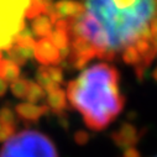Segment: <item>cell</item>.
<instances>
[{
    "instance_id": "1",
    "label": "cell",
    "mask_w": 157,
    "mask_h": 157,
    "mask_svg": "<svg viewBox=\"0 0 157 157\" xmlns=\"http://www.w3.org/2000/svg\"><path fill=\"white\" fill-rule=\"evenodd\" d=\"M157 0H84L82 11L68 21L69 35L88 44L95 58L115 59L135 52L146 68L157 57L151 24Z\"/></svg>"
},
{
    "instance_id": "2",
    "label": "cell",
    "mask_w": 157,
    "mask_h": 157,
    "mask_svg": "<svg viewBox=\"0 0 157 157\" xmlns=\"http://www.w3.org/2000/svg\"><path fill=\"white\" fill-rule=\"evenodd\" d=\"M67 100L93 131L104 130L124 108L120 74L113 64L95 63L67 84Z\"/></svg>"
},
{
    "instance_id": "3",
    "label": "cell",
    "mask_w": 157,
    "mask_h": 157,
    "mask_svg": "<svg viewBox=\"0 0 157 157\" xmlns=\"http://www.w3.org/2000/svg\"><path fill=\"white\" fill-rule=\"evenodd\" d=\"M52 14L45 0H0V52L9 50L16 36L25 29L26 19Z\"/></svg>"
},
{
    "instance_id": "4",
    "label": "cell",
    "mask_w": 157,
    "mask_h": 157,
    "mask_svg": "<svg viewBox=\"0 0 157 157\" xmlns=\"http://www.w3.org/2000/svg\"><path fill=\"white\" fill-rule=\"evenodd\" d=\"M0 157H58V153L48 136L36 130H24L6 140Z\"/></svg>"
},
{
    "instance_id": "5",
    "label": "cell",
    "mask_w": 157,
    "mask_h": 157,
    "mask_svg": "<svg viewBox=\"0 0 157 157\" xmlns=\"http://www.w3.org/2000/svg\"><path fill=\"white\" fill-rule=\"evenodd\" d=\"M33 56L44 66H56L61 63V51L52 44L48 37H44L40 41L35 42Z\"/></svg>"
},
{
    "instance_id": "6",
    "label": "cell",
    "mask_w": 157,
    "mask_h": 157,
    "mask_svg": "<svg viewBox=\"0 0 157 157\" xmlns=\"http://www.w3.org/2000/svg\"><path fill=\"white\" fill-rule=\"evenodd\" d=\"M15 113L21 120L26 123H35L41 119V116L50 113L46 104H32V103H20L15 106Z\"/></svg>"
},
{
    "instance_id": "7",
    "label": "cell",
    "mask_w": 157,
    "mask_h": 157,
    "mask_svg": "<svg viewBox=\"0 0 157 157\" xmlns=\"http://www.w3.org/2000/svg\"><path fill=\"white\" fill-rule=\"evenodd\" d=\"M56 24V20L52 14H41L32 19L31 29L32 33L40 37H48L50 33L52 32V29Z\"/></svg>"
},
{
    "instance_id": "8",
    "label": "cell",
    "mask_w": 157,
    "mask_h": 157,
    "mask_svg": "<svg viewBox=\"0 0 157 157\" xmlns=\"http://www.w3.org/2000/svg\"><path fill=\"white\" fill-rule=\"evenodd\" d=\"M46 105L48 110L55 114L63 113L68 106L66 92L62 88H57L55 90L46 93Z\"/></svg>"
},
{
    "instance_id": "9",
    "label": "cell",
    "mask_w": 157,
    "mask_h": 157,
    "mask_svg": "<svg viewBox=\"0 0 157 157\" xmlns=\"http://www.w3.org/2000/svg\"><path fill=\"white\" fill-rule=\"evenodd\" d=\"M8 51L9 61L13 63L20 66H24L29 59L32 58L33 56V48H26V47H20V46H11Z\"/></svg>"
},
{
    "instance_id": "10",
    "label": "cell",
    "mask_w": 157,
    "mask_h": 157,
    "mask_svg": "<svg viewBox=\"0 0 157 157\" xmlns=\"http://www.w3.org/2000/svg\"><path fill=\"white\" fill-rule=\"evenodd\" d=\"M20 67L17 64L13 63L9 59H3L2 66H0V78H3L5 82L13 83L20 78Z\"/></svg>"
},
{
    "instance_id": "11",
    "label": "cell",
    "mask_w": 157,
    "mask_h": 157,
    "mask_svg": "<svg viewBox=\"0 0 157 157\" xmlns=\"http://www.w3.org/2000/svg\"><path fill=\"white\" fill-rule=\"evenodd\" d=\"M30 83H31V81L26 79V78H19V79L14 81V82L10 84L11 93H13L16 98L26 99V95H27V92H29Z\"/></svg>"
},
{
    "instance_id": "12",
    "label": "cell",
    "mask_w": 157,
    "mask_h": 157,
    "mask_svg": "<svg viewBox=\"0 0 157 157\" xmlns=\"http://www.w3.org/2000/svg\"><path fill=\"white\" fill-rule=\"evenodd\" d=\"M44 99H46V92L38 86L36 82H31L30 87H29V92L26 95V100L27 103H41Z\"/></svg>"
},
{
    "instance_id": "13",
    "label": "cell",
    "mask_w": 157,
    "mask_h": 157,
    "mask_svg": "<svg viewBox=\"0 0 157 157\" xmlns=\"http://www.w3.org/2000/svg\"><path fill=\"white\" fill-rule=\"evenodd\" d=\"M0 121L5 125H10V126H16L17 125V120L14 110L10 106H3L0 109Z\"/></svg>"
},
{
    "instance_id": "14",
    "label": "cell",
    "mask_w": 157,
    "mask_h": 157,
    "mask_svg": "<svg viewBox=\"0 0 157 157\" xmlns=\"http://www.w3.org/2000/svg\"><path fill=\"white\" fill-rule=\"evenodd\" d=\"M45 67H46V71H47L50 78L58 87H61L62 83H63V72H62V69L57 66H45Z\"/></svg>"
},
{
    "instance_id": "15",
    "label": "cell",
    "mask_w": 157,
    "mask_h": 157,
    "mask_svg": "<svg viewBox=\"0 0 157 157\" xmlns=\"http://www.w3.org/2000/svg\"><path fill=\"white\" fill-rule=\"evenodd\" d=\"M15 131H16V126L5 125L0 121V142L9 140L13 135H15Z\"/></svg>"
},
{
    "instance_id": "16",
    "label": "cell",
    "mask_w": 157,
    "mask_h": 157,
    "mask_svg": "<svg viewBox=\"0 0 157 157\" xmlns=\"http://www.w3.org/2000/svg\"><path fill=\"white\" fill-rule=\"evenodd\" d=\"M74 139H75V141L78 142V144H86V142H88V140H89V135L87 134V132H84V131H78L77 134H75V136H74Z\"/></svg>"
},
{
    "instance_id": "17",
    "label": "cell",
    "mask_w": 157,
    "mask_h": 157,
    "mask_svg": "<svg viewBox=\"0 0 157 157\" xmlns=\"http://www.w3.org/2000/svg\"><path fill=\"white\" fill-rule=\"evenodd\" d=\"M8 90V82H5L3 78H0V98L4 97Z\"/></svg>"
},
{
    "instance_id": "18",
    "label": "cell",
    "mask_w": 157,
    "mask_h": 157,
    "mask_svg": "<svg viewBox=\"0 0 157 157\" xmlns=\"http://www.w3.org/2000/svg\"><path fill=\"white\" fill-rule=\"evenodd\" d=\"M156 157H157V156H156Z\"/></svg>"
}]
</instances>
